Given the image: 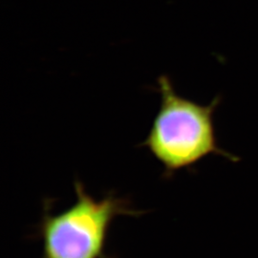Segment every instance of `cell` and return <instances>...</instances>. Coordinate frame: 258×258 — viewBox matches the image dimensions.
Masks as SVG:
<instances>
[{"label": "cell", "mask_w": 258, "mask_h": 258, "mask_svg": "<svg viewBox=\"0 0 258 258\" xmlns=\"http://www.w3.org/2000/svg\"><path fill=\"white\" fill-rule=\"evenodd\" d=\"M157 83L160 108L141 147L163 166L164 177L171 178L212 154L237 161L217 144L213 113L219 98L209 105H201L180 96L166 75L159 77Z\"/></svg>", "instance_id": "6da1fadb"}, {"label": "cell", "mask_w": 258, "mask_h": 258, "mask_svg": "<svg viewBox=\"0 0 258 258\" xmlns=\"http://www.w3.org/2000/svg\"><path fill=\"white\" fill-rule=\"evenodd\" d=\"M74 187L76 201L64 211L52 214L45 202L39 227L41 258H105V243L114 219L142 213L115 194L96 199L81 181L76 180Z\"/></svg>", "instance_id": "7a4b0ae2"}]
</instances>
